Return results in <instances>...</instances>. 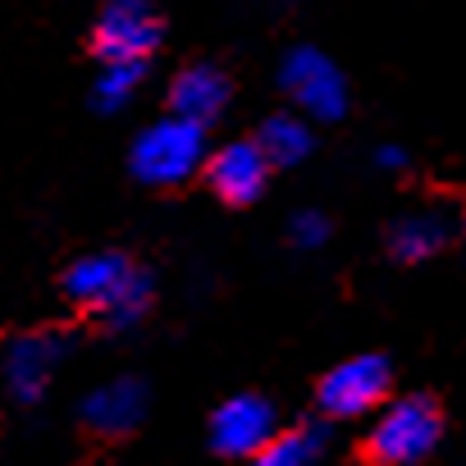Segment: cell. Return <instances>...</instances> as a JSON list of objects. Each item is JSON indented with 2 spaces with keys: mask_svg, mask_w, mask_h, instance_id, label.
<instances>
[{
  "mask_svg": "<svg viewBox=\"0 0 466 466\" xmlns=\"http://www.w3.org/2000/svg\"><path fill=\"white\" fill-rule=\"evenodd\" d=\"M270 156L257 137H233L224 147H210L206 156V187L224 201V206H257L266 197L270 183Z\"/></svg>",
  "mask_w": 466,
  "mask_h": 466,
  "instance_id": "8",
  "label": "cell"
},
{
  "mask_svg": "<svg viewBox=\"0 0 466 466\" xmlns=\"http://www.w3.org/2000/svg\"><path fill=\"white\" fill-rule=\"evenodd\" d=\"M133 270H137V266H133L124 252H92V257H78V261L60 275V293H65L78 311L101 316Z\"/></svg>",
  "mask_w": 466,
  "mask_h": 466,
  "instance_id": "10",
  "label": "cell"
},
{
  "mask_svg": "<svg viewBox=\"0 0 466 466\" xmlns=\"http://www.w3.org/2000/svg\"><path fill=\"white\" fill-rule=\"evenodd\" d=\"M389 257L402 266H420L430 257H439V248L448 243V219L439 210H407L389 224Z\"/></svg>",
  "mask_w": 466,
  "mask_h": 466,
  "instance_id": "12",
  "label": "cell"
},
{
  "mask_svg": "<svg viewBox=\"0 0 466 466\" xmlns=\"http://www.w3.org/2000/svg\"><path fill=\"white\" fill-rule=\"evenodd\" d=\"M147 407H151L147 384H142L137 375H115V380L96 384V389L83 398L78 420H83L92 434H101V439H124V434H133V430L147 420Z\"/></svg>",
  "mask_w": 466,
  "mask_h": 466,
  "instance_id": "9",
  "label": "cell"
},
{
  "mask_svg": "<svg viewBox=\"0 0 466 466\" xmlns=\"http://www.w3.org/2000/svg\"><path fill=\"white\" fill-rule=\"evenodd\" d=\"M289 243H293L298 252H320V248L329 243V215H320V210H298V215L289 219Z\"/></svg>",
  "mask_w": 466,
  "mask_h": 466,
  "instance_id": "17",
  "label": "cell"
},
{
  "mask_svg": "<svg viewBox=\"0 0 466 466\" xmlns=\"http://www.w3.org/2000/svg\"><path fill=\"white\" fill-rule=\"evenodd\" d=\"M439 439H443V411L434 398L425 393L389 398L366 430V461L370 466H420L425 457H434Z\"/></svg>",
  "mask_w": 466,
  "mask_h": 466,
  "instance_id": "2",
  "label": "cell"
},
{
  "mask_svg": "<svg viewBox=\"0 0 466 466\" xmlns=\"http://www.w3.org/2000/svg\"><path fill=\"white\" fill-rule=\"evenodd\" d=\"M147 69L151 65H96V78H92V110L96 115H119L137 101L142 83H147Z\"/></svg>",
  "mask_w": 466,
  "mask_h": 466,
  "instance_id": "14",
  "label": "cell"
},
{
  "mask_svg": "<svg viewBox=\"0 0 466 466\" xmlns=\"http://www.w3.org/2000/svg\"><path fill=\"white\" fill-rule=\"evenodd\" d=\"M69 357V339L60 329H24L0 348V384L19 407H37Z\"/></svg>",
  "mask_w": 466,
  "mask_h": 466,
  "instance_id": "6",
  "label": "cell"
},
{
  "mask_svg": "<svg viewBox=\"0 0 466 466\" xmlns=\"http://www.w3.org/2000/svg\"><path fill=\"white\" fill-rule=\"evenodd\" d=\"M279 92L316 124H334L348 115V78L320 46H293L279 60Z\"/></svg>",
  "mask_w": 466,
  "mask_h": 466,
  "instance_id": "5",
  "label": "cell"
},
{
  "mask_svg": "<svg viewBox=\"0 0 466 466\" xmlns=\"http://www.w3.org/2000/svg\"><path fill=\"white\" fill-rule=\"evenodd\" d=\"M311 124L316 119H307L302 110H279V115H270L257 128V142L266 147L275 169H293V165H302L316 151V128Z\"/></svg>",
  "mask_w": 466,
  "mask_h": 466,
  "instance_id": "13",
  "label": "cell"
},
{
  "mask_svg": "<svg viewBox=\"0 0 466 466\" xmlns=\"http://www.w3.org/2000/svg\"><path fill=\"white\" fill-rule=\"evenodd\" d=\"M165 42V24L151 0H101L92 24V56L96 65H151Z\"/></svg>",
  "mask_w": 466,
  "mask_h": 466,
  "instance_id": "4",
  "label": "cell"
},
{
  "mask_svg": "<svg viewBox=\"0 0 466 466\" xmlns=\"http://www.w3.org/2000/svg\"><path fill=\"white\" fill-rule=\"evenodd\" d=\"M275 434H279V411L261 393H233L206 420L210 448L228 461H252Z\"/></svg>",
  "mask_w": 466,
  "mask_h": 466,
  "instance_id": "7",
  "label": "cell"
},
{
  "mask_svg": "<svg viewBox=\"0 0 466 466\" xmlns=\"http://www.w3.org/2000/svg\"><path fill=\"white\" fill-rule=\"evenodd\" d=\"M320 452H325V430L298 425V430H279L248 466H316Z\"/></svg>",
  "mask_w": 466,
  "mask_h": 466,
  "instance_id": "16",
  "label": "cell"
},
{
  "mask_svg": "<svg viewBox=\"0 0 466 466\" xmlns=\"http://www.w3.org/2000/svg\"><path fill=\"white\" fill-rule=\"evenodd\" d=\"M228 96H233L228 74L219 65H210V60H192L169 78V110L183 115V119H197L206 128L228 110Z\"/></svg>",
  "mask_w": 466,
  "mask_h": 466,
  "instance_id": "11",
  "label": "cell"
},
{
  "mask_svg": "<svg viewBox=\"0 0 466 466\" xmlns=\"http://www.w3.org/2000/svg\"><path fill=\"white\" fill-rule=\"evenodd\" d=\"M375 165L380 169H407V151L402 147H380L375 151Z\"/></svg>",
  "mask_w": 466,
  "mask_h": 466,
  "instance_id": "18",
  "label": "cell"
},
{
  "mask_svg": "<svg viewBox=\"0 0 466 466\" xmlns=\"http://www.w3.org/2000/svg\"><path fill=\"white\" fill-rule=\"evenodd\" d=\"M206 156H210V137H206V124L197 119H183V115H160L151 119L133 147H128V174L142 183V187H178L187 178H197L206 169Z\"/></svg>",
  "mask_w": 466,
  "mask_h": 466,
  "instance_id": "1",
  "label": "cell"
},
{
  "mask_svg": "<svg viewBox=\"0 0 466 466\" xmlns=\"http://www.w3.org/2000/svg\"><path fill=\"white\" fill-rule=\"evenodd\" d=\"M393 393V361L384 352H357L339 361L316 384V407L325 420H361L375 416Z\"/></svg>",
  "mask_w": 466,
  "mask_h": 466,
  "instance_id": "3",
  "label": "cell"
},
{
  "mask_svg": "<svg viewBox=\"0 0 466 466\" xmlns=\"http://www.w3.org/2000/svg\"><path fill=\"white\" fill-rule=\"evenodd\" d=\"M151 302H156V279H151V270H142V266H137L96 320H101L106 329H115V334H128V329H137V325L147 320Z\"/></svg>",
  "mask_w": 466,
  "mask_h": 466,
  "instance_id": "15",
  "label": "cell"
}]
</instances>
